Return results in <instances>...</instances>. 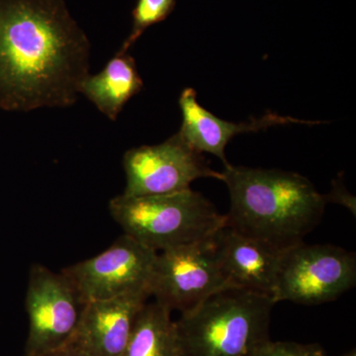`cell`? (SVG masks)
<instances>
[{
	"label": "cell",
	"instance_id": "cell-1",
	"mask_svg": "<svg viewBox=\"0 0 356 356\" xmlns=\"http://www.w3.org/2000/svg\"><path fill=\"white\" fill-rule=\"evenodd\" d=\"M90 44L62 0H0V110L76 102Z\"/></svg>",
	"mask_w": 356,
	"mask_h": 356
},
{
	"label": "cell",
	"instance_id": "cell-2",
	"mask_svg": "<svg viewBox=\"0 0 356 356\" xmlns=\"http://www.w3.org/2000/svg\"><path fill=\"white\" fill-rule=\"evenodd\" d=\"M222 177L231 196L226 226L282 250L303 243L327 203L299 173L229 163Z\"/></svg>",
	"mask_w": 356,
	"mask_h": 356
},
{
	"label": "cell",
	"instance_id": "cell-3",
	"mask_svg": "<svg viewBox=\"0 0 356 356\" xmlns=\"http://www.w3.org/2000/svg\"><path fill=\"white\" fill-rule=\"evenodd\" d=\"M273 298L224 290L181 313L175 322L179 356H247L269 339Z\"/></svg>",
	"mask_w": 356,
	"mask_h": 356
},
{
	"label": "cell",
	"instance_id": "cell-4",
	"mask_svg": "<svg viewBox=\"0 0 356 356\" xmlns=\"http://www.w3.org/2000/svg\"><path fill=\"white\" fill-rule=\"evenodd\" d=\"M110 214L124 234L163 252L206 240L226 226V215L191 188L159 195L126 196L109 202Z\"/></svg>",
	"mask_w": 356,
	"mask_h": 356
},
{
	"label": "cell",
	"instance_id": "cell-5",
	"mask_svg": "<svg viewBox=\"0 0 356 356\" xmlns=\"http://www.w3.org/2000/svg\"><path fill=\"white\" fill-rule=\"evenodd\" d=\"M355 281L353 252L331 245L301 243L283 252L273 300L318 305L339 298L355 287Z\"/></svg>",
	"mask_w": 356,
	"mask_h": 356
},
{
	"label": "cell",
	"instance_id": "cell-6",
	"mask_svg": "<svg viewBox=\"0 0 356 356\" xmlns=\"http://www.w3.org/2000/svg\"><path fill=\"white\" fill-rule=\"evenodd\" d=\"M213 236L158 252L149 283L156 302L184 313L217 293L236 289L222 271Z\"/></svg>",
	"mask_w": 356,
	"mask_h": 356
},
{
	"label": "cell",
	"instance_id": "cell-7",
	"mask_svg": "<svg viewBox=\"0 0 356 356\" xmlns=\"http://www.w3.org/2000/svg\"><path fill=\"white\" fill-rule=\"evenodd\" d=\"M25 304L30 327L24 356H39L70 343L86 303L64 273L34 264Z\"/></svg>",
	"mask_w": 356,
	"mask_h": 356
},
{
	"label": "cell",
	"instance_id": "cell-8",
	"mask_svg": "<svg viewBox=\"0 0 356 356\" xmlns=\"http://www.w3.org/2000/svg\"><path fill=\"white\" fill-rule=\"evenodd\" d=\"M158 252L125 235L92 259L67 267L63 273L86 303L129 294L149 293Z\"/></svg>",
	"mask_w": 356,
	"mask_h": 356
},
{
	"label": "cell",
	"instance_id": "cell-9",
	"mask_svg": "<svg viewBox=\"0 0 356 356\" xmlns=\"http://www.w3.org/2000/svg\"><path fill=\"white\" fill-rule=\"evenodd\" d=\"M123 165L127 179L123 195L133 197L186 191L199 178L222 177L178 133L163 144L129 149Z\"/></svg>",
	"mask_w": 356,
	"mask_h": 356
},
{
	"label": "cell",
	"instance_id": "cell-10",
	"mask_svg": "<svg viewBox=\"0 0 356 356\" xmlns=\"http://www.w3.org/2000/svg\"><path fill=\"white\" fill-rule=\"evenodd\" d=\"M149 298L147 294H129L88 302L67 346L88 356H122L138 314Z\"/></svg>",
	"mask_w": 356,
	"mask_h": 356
},
{
	"label": "cell",
	"instance_id": "cell-11",
	"mask_svg": "<svg viewBox=\"0 0 356 356\" xmlns=\"http://www.w3.org/2000/svg\"><path fill=\"white\" fill-rule=\"evenodd\" d=\"M213 238L222 271L233 286L273 299L284 250L243 235L228 226L220 229Z\"/></svg>",
	"mask_w": 356,
	"mask_h": 356
},
{
	"label": "cell",
	"instance_id": "cell-12",
	"mask_svg": "<svg viewBox=\"0 0 356 356\" xmlns=\"http://www.w3.org/2000/svg\"><path fill=\"white\" fill-rule=\"evenodd\" d=\"M179 106L182 113V126L178 134L182 140L199 154L208 153L218 156L225 165H229L225 149L229 140L238 134L259 132L273 126L287 124L318 125L325 123L299 120L274 113H267L261 118H252L243 123H231L218 118L201 106L196 98V91L192 88L184 89L180 95Z\"/></svg>",
	"mask_w": 356,
	"mask_h": 356
},
{
	"label": "cell",
	"instance_id": "cell-13",
	"mask_svg": "<svg viewBox=\"0 0 356 356\" xmlns=\"http://www.w3.org/2000/svg\"><path fill=\"white\" fill-rule=\"evenodd\" d=\"M144 88L135 60L128 53L116 54L99 72L88 74L79 86V95L115 121L126 103Z\"/></svg>",
	"mask_w": 356,
	"mask_h": 356
},
{
	"label": "cell",
	"instance_id": "cell-14",
	"mask_svg": "<svg viewBox=\"0 0 356 356\" xmlns=\"http://www.w3.org/2000/svg\"><path fill=\"white\" fill-rule=\"evenodd\" d=\"M122 356H179L172 311L158 302L140 309Z\"/></svg>",
	"mask_w": 356,
	"mask_h": 356
},
{
	"label": "cell",
	"instance_id": "cell-15",
	"mask_svg": "<svg viewBox=\"0 0 356 356\" xmlns=\"http://www.w3.org/2000/svg\"><path fill=\"white\" fill-rule=\"evenodd\" d=\"M175 3V0H138L133 13L132 31L119 51L128 53L147 28L165 19Z\"/></svg>",
	"mask_w": 356,
	"mask_h": 356
},
{
	"label": "cell",
	"instance_id": "cell-16",
	"mask_svg": "<svg viewBox=\"0 0 356 356\" xmlns=\"http://www.w3.org/2000/svg\"><path fill=\"white\" fill-rule=\"evenodd\" d=\"M247 356H325V353L317 343L273 341L267 339L255 344Z\"/></svg>",
	"mask_w": 356,
	"mask_h": 356
},
{
	"label": "cell",
	"instance_id": "cell-17",
	"mask_svg": "<svg viewBox=\"0 0 356 356\" xmlns=\"http://www.w3.org/2000/svg\"><path fill=\"white\" fill-rule=\"evenodd\" d=\"M39 356H88L81 351L76 350V348H70L65 346L64 348H58V350L50 351V353H44V355Z\"/></svg>",
	"mask_w": 356,
	"mask_h": 356
},
{
	"label": "cell",
	"instance_id": "cell-18",
	"mask_svg": "<svg viewBox=\"0 0 356 356\" xmlns=\"http://www.w3.org/2000/svg\"><path fill=\"white\" fill-rule=\"evenodd\" d=\"M343 356H356V351H355V350L348 351V353H346V355H344Z\"/></svg>",
	"mask_w": 356,
	"mask_h": 356
}]
</instances>
